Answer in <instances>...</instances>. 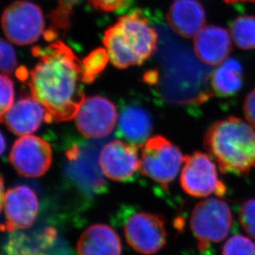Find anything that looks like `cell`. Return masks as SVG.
<instances>
[{"instance_id": "cell-1", "label": "cell", "mask_w": 255, "mask_h": 255, "mask_svg": "<svg viewBox=\"0 0 255 255\" xmlns=\"http://www.w3.org/2000/svg\"><path fill=\"white\" fill-rule=\"evenodd\" d=\"M33 54L40 59L29 80L32 97L46 109L54 122L75 118L85 99L83 63L60 41L44 50L36 47Z\"/></svg>"}, {"instance_id": "cell-2", "label": "cell", "mask_w": 255, "mask_h": 255, "mask_svg": "<svg viewBox=\"0 0 255 255\" xmlns=\"http://www.w3.org/2000/svg\"><path fill=\"white\" fill-rule=\"evenodd\" d=\"M203 144L222 173L246 175L255 169V128L240 118L229 117L212 124Z\"/></svg>"}, {"instance_id": "cell-3", "label": "cell", "mask_w": 255, "mask_h": 255, "mask_svg": "<svg viewBox=\"0 0 255 255\" xmlns=\"http://www.w3.org/2000/svg\"><path fill=\"white\" fill-rule=\"evenodd\" d=\"M109 60L119 69L140 65L154 55L158 34L140 11L118 18L104 33Z\"/></svg>"}, {"instance_id": "cell-4", "label": "cell", "mask_w": 255, "mask_h": 255, "mask_svg": "<svg viewBox=\"0 0 255 255\" xmlns=\"http://www.w3.org/2000/svg\"><path fill=\"white\" fill-rule=\"evenodd\" d=\"M232 222L233 216L227 202L209 198L198 202L191 214L190 228L200 251H207L212 244L224 241Z\"/></svg>"}, {"instance_id": "cell-5", "label": "cell", "mask_w": 255, "mask_h": 255, "mask_svg": "<svg viewBox=\"0 0 255 255\" xmlns=\"http://www.w3.org/2000/svg\"><path fill=\"white\" fill-rule=\"evenodd\" d=\"M183 160L184 156L177 145L163 135H154L142 145L140 170L166 188L178 176Z\"/></svg>"}, {"instance_id": "cell-6", "label": "cell", "mask_w": 255, "mask_h": 255, "mask_svg": "<svg viewBox=\"0 0 255 255\" xmlns=\"http://www.w3.org/2000/svg\"><path fill=\"white\" fill-rule=\"evenodd\" d=\"M181 187L194 198L223 197L227 187L220 179L217 165L209 155L195 152L184 157L180 176Z\"/></svg>"}, {"instance_id": "cell-7", "label": "cell", "mask_w": 255, "mask_h": 255, "mask_svg": "<svg viewBox=\"0 0 255 255\" xmlns=\"http://www.w3.org/2000/svg\"><path fill=\"white\" fill-rule=\"evenodd\" d=\"M45 22L41 8L27 1H16L4 10L2 27L12 43L26 46L36 42L43 32Z\"/></svg>"}, {"instance_id": "cell-8", "label": "cell", "mask_w": 255, "mask_h": 255, "mask_svg": "<svg viewBox=\"0 0 255 255\" xmlns=\"http://www.w3.org/2000/svg\"><path fill=\"white\" fill-rule=\"evenodd\" d=\"M128 245L137 253L151 255L166 244L165 221L159 215L140 212L128 220L124 228Z\"/></svg>"}, {"instance_id": "cell-9", "label": "cell", "mask_w": 255, "mask_h": 255, "mask_svg": "<svg viewBox=\"0 0 255 255\" xmlns=\"http://www.w3.org/2000/svg\"><path fill=\"white\" fill-rule=\"evenodd\" d=\"M10 163L17 173L27 178H39L52 163V149L48 142L35 135H23L12 145Z\"/></svg>"}, {"instance_id": "cell-10", "label": "cell", "mask_w": 255, "mask_h": 255, "mask_svg": "<svg viewBox=\"0 0 255 255\" xmlns=\"http://www.w3.org/2000/svg\"><path fill=\"white\" fill-rule=\"evenodd\" d=\"M75 118L78 130L83 135L99 139L114 130L118 112L109 99L96 95L85 98Z\"/></svg>"}, {"instance_id": "cell-11", "label": "cell", "mask_w": 255, "mask_h": 255, "mask_svg": "<svg viewBox=\"0 0 255 255\" xmlns=\"http://www.w3.org/2000/svg\"><path fill=\"white\" fill-rule=\"evenodd\" d=\"M1 208L4 212L3 230L8 232L27 230L32 227L39 212L36 193L27 186L10 188L1 198Z\"/></svg>"}, {"instance_id": "cell-12", "label": "cell", "mask_w": 255, "mask_h": 255, "mask_svg": "<svg viewBox=\"0 0 255 255\" xmlns=\"http://www.w3.org/2000/svg\"><path fill=\"white\" fill-rule=\"evenodd\" d=\"M99 165L104 176L111 180H130L140 169L137 146L121 140L109 142L101 149Z\"/></svg>"}, {"instance_id": "cell-13", "label": "cell", "mask_w": 255, "mask_h": 255, "mask_svg": "<svg viewBox=\"0 0 255 255\" xmlns=\"http://www.w3.org/2000/svg\"><path fill=\"white\" fill-rule=\"evenodd\" d=\"M1 121L11 132L21 136L36 132L43 122H52L48 112L33 97L20 99L1 117Z\"/></svg>"}, {"instance_id": "cell-14", "label": "cell", "mask_w": 255, "mask_h": 255, "mask_svg": "<svg viewBox=\"0 0 255 255\" xmlns=\"http://www.w3.org/2000/svg\"><path fill=\"white\" fill-rule=\"evenodd\" d=\"M193 46L196 56L202 62L219 65L224 62L232 50L231 34L223 27L207 26L196 35Z\"/></svg>"}, {"instance_id": "cell-15", "label": "cell", "mask_w": 255, "mask_h": 255, "mask_svg": "<svg viewBox=\"0 0 255 255\" xmlns=\"http://www.w3.org/2000/svg\"><path fill=\"white\" fill-rule=\"evenodd\" d=\"M167 20L179 36L193 38L204 27L206 12L199 0H173Z\"/></svg>"}, {"instance_id": "cell-16", "label": "cell", "mask_w": 255, "mask_h": 255, "mask_svg": "<svg viewBox=\"0 0 255 255\" xmlns=\"http://www.w3.org/2000/svg\"><path fill=\"white\" fill-rule=\"evenodd\" d=\"M122 251L118 234L105 224L89 227L83 232L77 244L79 255H122Z\"/></svg>"}, {"instance_id": "cell-17", "label": "cell", "mask_w": 255, "mask_h": 255, "mask_svg": "<svg viewBox=\"0 0 255 255\" xmlns=\"http://www.w3.org/2000/svg\"><path fill=\"white\" fill-rule=\"evenodd\" d=\"M5 245L7 255H51L56 240L55 229L47 227L39 233L12 232Z\"/></svg>"}, {"instance_id": "cell-18", "label": "cell", "mask_w": 255, "mask_h": 255, "mask_svg": "<svg viewBox=\"0 0 255 255\" xmlns=\"http://www.w3.org/2000/svg\"><path fill=\"white\" fill-rule=\"evenodd\" d=\"M153 123L149 113L139 106L127 107L121 114L118 130L131 144L142 146L149 139Z\"/></svg>"}, {"instance_id": "cell-19", "label": "cell", "mask_w": 255, "mask_h": 255, "mask_svg": "<svg viewBox=\"0 0 255 255\" xmlns=\"http://www.w3.org/2000/svg\"><path fill=\"white\" fill-rule=\"evenodd\" d=\"M212 91L218 96L227 98L237 94L244 84L243 68L236 59H228L212 73Z\"/></svg>"}, {"instance_id": "cell-20", "label": "cell", "mask_w": 255, "mask_h": 255, "mask_svg": "<svg viewBox=\"0 0 255 255\" xmlns=\"http://www.w3.org/2000/svg\"><path fill=\"white\" fill-rule=\"evenodd\" d=\"M231 36L236 46L242 50L255 48V17L240 16L231 23Z\"/></svg>"}, {"instance_id": "cell-21", "label": "cell", "mask_w": 255, "mask_h": 255, "mask_svg": "<svg viewBox=\"0 0 255 255\" xmlns=\"http://www.w3.org/2000/svg\"><path fill=\"white\" fill-rule=\"evenodd\" d=\"M109 60H110L106 49L99 48L92 51L82 61L85 84H91L95 76L106 67Z\"/></svg>"}, {"instance_id": "cell-22", "label": "cell", "mask_w": 255, "mask_h": 255, "mask_svg": "<svg viewBox=\"0 0 255 255\" xmlns=\"http://www.w3.org/2000/svg\"><path fill=\"white\" fill-rule=\"evenodd\" d=\"M80 0H58V7L50 15L51 26L50 30L67 31L70 27V16L73 7Z\"/></svg>"}, {"instance_id": "cell-23", "label": "cell", "mask_w": 255, "mask_h": 255, "mask_svg": "<svg viewBox=\"0 0 255 255\" xmlns=\"http://www.w3.org/2000/svg\"><path fill=\"white\" fill-rule=\"evenodd\" d=\"M222 255H255V243L248 237L236 235L225 243Z\"/></svg>"}, {"instance_id": "cell-24", "label": "cell", "mask_w": 255, "mask_h": 255, "mask_svg": "<svg viewBox=\"0 0 255 255\" xmlns=\"http://www.w3.org/2000/svg\"><path fill=\"white\" fill-rule=\"evenodd\" d=\"M239 220L246 233L255 239V198L243 202L239 212Z\"/></svg>"}, {"instance_id": "cell-25", "label": "cell", "mask_w": 255, "mask_h": 255, "mask_svg": "<svg viewBox=\"0 0 255 255\" xmlns=\"http://www.w3.org/2000/svg\"><path fill=\"white\" fill-rule=\"evenodd\" d=\"M0 88H1L0 113H1V117H2L13 105V101H14L13 83L12 80L4 74H2L0 77Z\"/></svg>"}, {"instance_id": "cell-26", "label": "cell", "mask_w": 255, "mask_h": 255, "mask_svg": "<svg viewBox=\"0 0 255 255\" xmlns=\"http://www.w3.org/2000/svg\"><path fill=\"white\" fill-rule=\"evenodd\" d=\"M0 48H1V60H0L1 71L2 74L10 75L14 71L17 65L14 49L3 39H1Z\"/></svg>"}, {"instance_id": "cell-27", "label": "cell", "mask_w": 255, "mask_h": 255, "mask_svg": "<svg viewBox=\"0 0 255 255\" xmlns=\"http://www.w3.org/2000/svg\"><path fill=\"white\" fill-rule=\"evenodd\" d=\"M128 0H89V3L101 12H114L126 4Z\"/></svg>"}, {"instance_id": "cell-28", "label": "cell", "mask_w": 255, "mask_h": 255, "mask_svg": "<svg viewBox=\"0 0 255 255\" xmlns=\"http://www.w3.org/2000/svg\"><path fill=\"white\" fill-rule=\"evenodd\" d=\"M244 114L248 123L255 128V89L246 97L244 104Z\"/></svg>"}, {"instance_id": "cell-29", "label": "cell", "mask_w": 255, "mask_h": 255, "mask_svg": "<svg viewBox=\"0 0 255 255\" xmlns=\"http://www.w3.org/2000/svg\"><path fill=\"white\" fill-rule=\"evenodd\" d=\"M144 82L149 84V85H155L158 80H159V73L155 70H151L144 74Z\"/></svg>"}, {"instance_id": "cell-30", "label": "cell", "mask_w": 255, "mask_h": 255, "mask_svg": "<svg viewBox=\"0 0 255 255\" xmlns=\"http://www.w3.org/2000/svg\"><path fill=\"white\" fill-rule=\"evenodd\" d=\"M227 3H236L238 2H255V0H224Z\"/></svg>"}, {"instance_id": "cell-31", "label": "cell", "mask_w": 255, "mask_h": 255, "mask_svg": "<svg viewBox=\"0 0 255 255\" xmlns=\"http://www.w3.org/2000/svg\"><path fill=\"white\" fill-rule=\"evenodd\" d=\"M1 140H2V144H1V154H3V152L5 150V140H4V136L3 135H1Z\"/></svg>"}]
</instances>
